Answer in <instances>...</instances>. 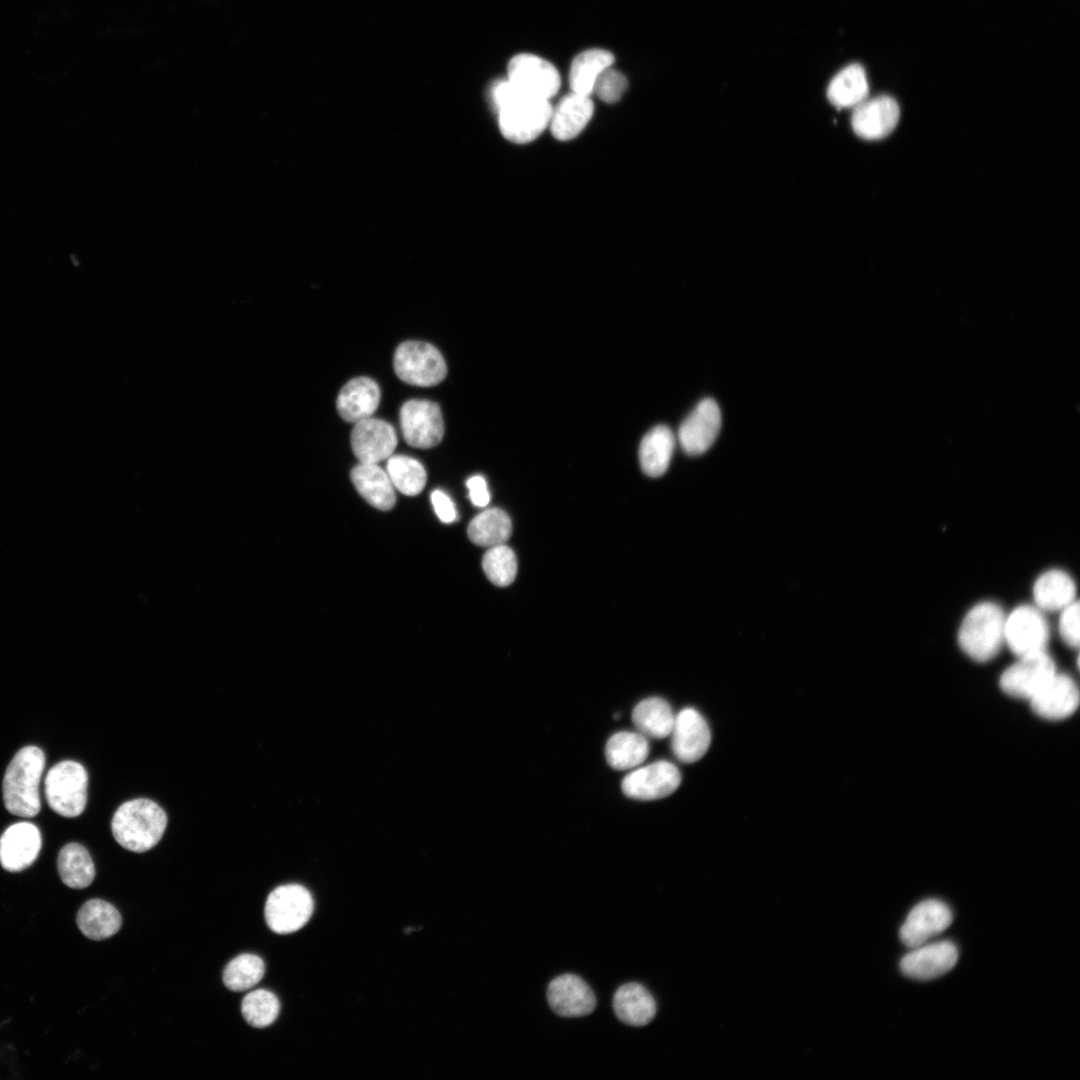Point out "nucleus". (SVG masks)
<instances>
[{
    "instance_id": "obj_8",
    "label": "nucleus",
    "mask_w": 1080,
    "mask_h": 1080,
    "mask_svg": "<svg viewBox=\"0 0 1080 1080\" xmlns=\"http://www.w3.org/2000/svg\"><path fill=\"white\" fill-rule=\"evenodd\" d=\"M507 80L519 91L550 100L557 94L561 78L549 61L533 54L521 53L512 57L507 67Z\"/></svg>"
},
{
    "instance_id": "obj_11",
    "label": "nucleus",
    "mask_w": 1080,
    "mask_h": 1080,
    "mask_svg": "<svg viewBox=\"0 0 1080 1080\" xmlns=\"http://www.w3.org/2000/svg\"><path fill=\"white\" fill-rule=\"evenodd\" d=\"M1048 637L1049 629L1045 618L1032 606L1017 607L1005 619L1004 639L1011 651L1019 657L1045 651Z\"/></svg>"
},
{
    "instance_id": "obj_34",
    "label": "nucleus",
    "mask_w": 1080,
    "mask_h": 1080,
    "mask_svg": "<svg viewBox=\"0 0 1080 1080\" xmlns=\"http://www.w3.org/2000/svg\"><path fill=\"white\" fill-rule=\"evenodd\" d=\"M511 531L510 517L499 508L481 512L471 520L467 528L468 537L474 544L489 548L504 544Z\"/></svg>"
},
{
    "instance_id": "obj_28",
    "label": "nucleus",
    "mask_w": 1080,
    "mask_h": 1080,
    "mask_svg": "<svg viewBox=\"0 0 1080 1080\" xmlns=\"http://www.w3.org/2000/svg\"><path fill=\"white\" fill-rule=\"evenodd\" d=\"M869 91L864 68L850 64L840 70L827 87V98L838 109L856 107L863 102Z\"/></svg>"
},
{
    "instance_id": "obj_35",
    "label": "nucleus",
    "mask_w": 1080,
    "mask_h": 1080,
    "mask_svg": "<svg viewBox=\"0 0 1080 1080\" xmlns=\"http://www.w3.org/2000/svg\"><path fill=\"white\" fill-rule=\"evenodd\" d=\"M265 973V964L259 956L240 954L224 968L223 983L231 991H246L259 983Z\"/></svg>"
},
{
    "instance_id": "obj_38",
    "label": "nucleus",
    "mask_w": 1080,
    "mask_h": 1080,
    "mask_svg": "<svg viewBox=\"0 0 1080 1080\" xmlns=\"http://www.w3.org/2000/svg\"><path fill=\"white\" fill-rule=\"evenodd\" d=\"M482 567L487 578L497 586L511 584L517 573V558L514 551L505 544L490 547L482 559Z\"/></svg>"
},
{
    "instance_id": "obj_41",
    "label": "nucleus",
    "mask_w": 1080,
    "mask_h": 1080,
    "mask_svg": "<svg viewBox=\"0 0 1080 1080\" xmlns=\"http://www.w3.org/2000/svg\"><path fill=\"white\" fill-rule=\"evenodd\" d=\"M431 502L438 518L444 523H451L457 518V511L450 497L441 490L431 494Z\"/></svg>"
},
{
    "instance_id": "obj_7",
    "label": "nucleus",
    "mask_w": 1080,
    "mask_h": 1080,
    "mask_svg": "<svg viewBox=\"0 0 1080 1080\" xmlns=\"http://www.w3.org/2000/svg\"><path fill=\"white\" fill-rule=\"evenodd\" d=\"M394 369L402 381L421 387L437 385L447 374V366L439 350L421 341H406L397 347Z\"/></svg>"
},
{
    "instance_id": "obj_14",
    "label": "nucleus",
    "mask_w": 1080,
    "mask_h": 1080,
    "mask_svg": "<svg viewBox=\"0 0 1080 1080\" xmlns=\"http://www.w3.org/2000/svg\"><path fill=\"white\" fill-rule=\"evenodd\" d=\"M670 735L673 754L684 763L701 759L711 742L709 726L694 708H684L675 715Z\"/></svg>"
},
{
    "instance_id": "obj_27",
    "label": "nucleus",
    "mask_w": 1080,
    "mask_h": 1080,
    "mask_svg": "<svg viewBox=\"0 0 1080 1080\" xmlns=\"http://www.w3.org/2000/svg\"><path fill=\"white\" fill-rule=\"evenodd\" d=\"M675 438L669 427L658 425L642 439L639 459L643 472L650 477L663 475L671 461Z\"/></svg>"
},
{
    "instance_id": "obj_30",
    "label": "nucleus",
    "mask_w": 1080,
    "mask_h": 1080,
    "mask_svg": "<svg viewBox=\"0 0 1080 1080\" xmlns=\"http://www.w3.org/2000/svg\"><path fill=\"white\" fill-rule=\"evenodd\" d=\"M648 754L647 737L639 732H617L609 738L605 747L606 760L616 770L635 768Z\"/></svg>"
},
{
    "instance_id": "obj_31",
    "label": "nucleus",
    "mask_w": 1080,
    "mask_h": 1080,
    "mask_svg": "<svg viewBox=\"0 0 1080 1080\" xmlns=\"http://www.w3.org/2000/svg\"><path fill=\"white\" fill-rule=\"evenodd\" d=\"M614 60V55L604 49H588L579 53L573 59L569 71L572 92L590 96L597 77L604 69L612 66Z\"/></svg>"
},
{
    "instance_id": "obj_39",
    "label": "nucleus",
    "mask_w": 1080,
    "mask_h": 1080,
    "mask_svg": "<svg viewBox=\"0 0 1080 1080\" xmlns=\"http://www.w3.org/2000/svg\"><path fill=\"white\" fill-rule=\"evenodd\" d=\"M628 87L626 77L612 66L604 69L597 77L593 93L605 103L617 102Z\"/></svg>"
},
{
    "instance_id": "obj_42",
    "label": "nucleus",
    "mask_w": 1080,
    "mask_h": 1080,
    "mask_svg": "<svg viewBox=\"0 0 1080 1080\" xmlns=\"http://www.w3.org/2000/svg\"><path fill=\"white\" fill-rule=\"evenodd\" d=\"M471 502L478 507H485L490 501V494L485 479L480 475L469 478L466 482Z\"/></svg>"
},
{
    "instance_id": "obj_15",
    "label": "nucleus",
    "mask_w": 1080,
    "mask_h": 1080,
    "mask_svg": "<svg viewBox=\"0 0 1080 1080\" xmlns=\"http://www.w3.org/2000/svg\"><path fill=\"white\" fill-rule=\"evenodd\" d=\"M351 447L360 463L377 464L390 457L397 445V435L388 422L366 418L355 423Z\"/></svg>"
},
{
    "instance_id": "obj_36",
    "label": "nucleus",
    "mask_w": 1080,
    "mask_h": 1080,
    "mask_svg": "<svg viewBox=\"0 0 1080 1080\" xmlns=\"http://www.w3.org/2000/svg\"><path fill=\"white\" fill-rule=\"evenodd\" d=\"M387 474L394 488L407 496L419 494L426 484V471L422 464L405 455L388 457Z\"/></svg>"
},
{
    "instance_id": "obj_5",
    "label": "nucleus",
    "mask_w": 1080,
    "mask_h": 1080,
    "mask_svg": "<svg viewBox=\"0 0 1080 1080\" xmlns=\"http://www.w3.org/2000/svg\"><path fill=\"white\" fill-rule=\"evenodd\" d=\"M88 774L72 760L61 761L50 768L45 781V797L50 808L60 816H79L87 803Z\"/></svg>"
},
{
    "instance_id": "obj_13",
    "label": "nucleus",
    "mask_w": 1080,
    "mask_h": 1080,
    "mask_svg": "<svg viewBox=\"0 0 1080 1080\" xmlns=\"http://www.w3.org/2000/svg\"><path fill=\"white\" fill-rule=\"evenodd\" d=\"M720 427L721 412L718 404L711 398H705L680 425L679 442L686 454L701 455L715 442Z\"/></svg>"
},
{
    "instance_id": "obj_25",
    "label": "nucleus",
    "mask_w": 1080,
    "mask_h": 1080,
    "mask_svg": "<svg viewBox=\"0 0 1080 1080\" xmlns=\"http://www.w3.org/2000/svg\"><path fill=\"white\" fill-rule=\"evenodd\" d=\"M617 1018L632 1026H645L656 1014V1003L650 992L639 983L620 986L613 997Z\"/></svg>"
},
{
    "instance_id": "obj_9",
    "label": "nucleus",
    "mask_w": 1080,
    "mask_h": 1080,
    "mask_svg": "<svg viewBox=\"0 0 1080 1080\" xmlns=\"http://www.w3.org/2000/svg\"><path fill=\"white\" fill-rule=\"evenodd\" d=\"M400 423L403 437L412 447H434L444 434L440 407L432 401L412 399L405 402L400 410Z\"/></svg>"
},
{
    "instance_id": "obj_10",
    "label": "nucleus",
    "mask_w": 1080,
    "mask_h": 1080,
    "mask_svg": "<svg viewBox=\"0 0 1080 1080\" xmlns=\"http://www.w3.org/2000/svg\"><path fill=\"white\" fill-rule=\"evenodd\" d=\"M1055 673L1052 658L1040 651L1020 656L1002 673L1000 686L1007 695L1029 700Z\"/></svg>"
},
{
    "instance_id": "obj_6",
    "label": "nucleus",
    "mask_w": 1080,
    "mask_h": 1080,
    "mask_svg": "<svg viewBox=\"0 0 1080 1080\" xmlns=\"http://www.w3.org/2000/svg\"><path fill=\"white\" fill-rule=\"evenodd\" d=\"M314 902L310 892L298 884L275 888L267 897L264 915L276 934H290L301 929L312 916Z\"/></svg>"
},
{
    "instance_id": "obj_40",
    "label": "nucleus",
    "mask_w": 1080,
    "mask_h": 1080,
    "mask_svg": "<svg viewBox=\"0 0 1080 1080\" xmlns=\"http://www.w3.org/2000/svg\"><path fill=\"white\" fill-rule=\"evenodd\" d=\"M1079 611L1080 607L1078 601H1073L1071 604L1062 609L1059 621V630L1061 637L1066 644L1072 647L1079 646Z\"/></svg>"
},
{
    "instance_id": "obj_17",
    "label": "nucleus",
    "mask_w": 1080,
    "mask_h": 1080,
    "mask_svg": "<svg viewBox=\"0 0 1080 1080\" xmlns=\"http://www.w3.org/2000/svg\"><path fill=\"white\" fill-rule=\"evenodd\" d=\"M952 912L943 902L935 899L917 904L908 914L900 929L901 941L916 948L942 933L952 923Z\"/></svg>"
},
{
    "instance_id": "obj_22",
    "label": "nucleus",
    "mask_w": 1080,
    "mask_h": 1080,
    "mask_svg": "<svg viewBox=\"0 0 1080 1080\" xmlns=\"http://www.w3.org/2000/svg\"><path fill=\"white\" fill-rule=\"evenodd\" d=\"M593 112L594 104L590 96L571 92L552 108L549 122L551 133L561 141L573 139L586 127Z\"/></svg>"
},
{
    "instance_id": "obj_12",
    "label": "nucleus",
    "mask_w": 1080,
    "mask_h": 1080,
    "mask_svg": "<svg viewBox=\"0 0 1080 1080\" xmlns=\"http://www.w3.org/2000/svg\"><path fill=\"white\" fill-rule=\"evenodd\" d=\"M681 783V773L669 761L660 760L635 769L622 780L623 793L633 799L656 800L672 794Z\"/></svg>"
},
{
    "instance_id": "obj_29",
    "label": "nucleus",
    "mask_w": 1080,
    "mask_h": 1080,
    "mask_svg": "<svg viewBox=\"0 0 1080 1080\" xmlns=\"http://www.w3.org/2000/svg\"><path fill=\"white\" fill-rule=\"evenodd\" d=\"M675 715L669 703L660 697L639 702L633 709L632 721L645 737L662 739L671 734Z\"/></svg>"
},
{
    "instance_id": "obj_24",
    "label": "nucleus",
    "mask_w": 1080,
    "mask_h": 1080,
    "mask_svg": "<svg viewBox=\"0 0 1080 1080\" xmlns=\"http://www.w3.org/2000/svg\"><path fill=\"white\" fill-rule=\"evenodd\" d=\"M351 479L359 494L373 507L383 511L394 507V486L387 472L377 464L359 463L352 469Z\"/></svg>"
},
{
    "instance_id": "obj_21",
    "label": "nucleus",
    "mask_w": 1080,
    "mask_h": 1080,
    "mask_svg": "<svg viewBox=\"0 0 1080 1080\" xmlns=\"http://www.w3.org/2000/svg\"><path fill=\"white\" fill-rule=\"evenodd\" d=\"M957 959V947L952 942L941 941L916 947L902 958L900 969L910 978L928 980L948 972Z\"/></svg>"
},
{
    "instance_id": "obj_26",
    "label": "nucleus",
    "mask_w": 1080,
    "mask_h": 1080,
    "mask_svg": "<svg viewBox=\"0 0 1080 1080\" xmlns=\"http://www.w3.org/2000/svg\"><path fill=\"white\" fill-rule=\"evenodd\" d=\"M80 931L91 940H104L116 934L122 924L119 911L101 899H91L79 909L76 917Z\"/></svg>"
},
{
    "instance_id": "obj_4",
    "label": "nucleus",
    "mask_w": 1080,
    "mask_h": 1080,
    "mask_svg": "<svg viewBox=\"0 0 1080 1080\" xmlns=\"http://www.w3.org/2000/svg\"><path fill=\"white\" fill-rule=\"evenodd\" d=\"M1005 616L995 603L983 602L965 616L959 630V644L972 659L985 662L995 657L1003 644Z\"/></svg>"
},
{
    "instance_id": "obj_20",
    "label": "nucleus",
    "mask_w": 1080,
    "mask_h": 1080,
    "mask_svg": "<svg viewBox=\"0 0 1080 1080\" xmlns=\"http://www.w3.org/2000/svg\"><path fill=\"white\" fill-rule=\"evenodd\" d=\"M547 999L552 1010L563 1017H579L592 1013L596 998L589 985L574 974L554 978L547 988Z\"/></svg>"
},
{
    "instance_id": "obj_33",
    "label": "nucleus",
    "mask_w": 1080,
    "mask_h": 1080,
    "mask_svg": "<svg viewBox=\"0 0 1080 1080\" xmlns=\"http://www.w3.org/2000/svg\"><path fill=\"white\" fill-rule=\"evenodd\" d=\"M1076 587L1071 577L1061 570L1042 574L1033 587L1034 599L1039 608L1048 611L1062 610L1074 601Z\"/></svg>"
},
{
    "instance_id": "obj_16",
    "label": "nucleus",
    "mask_w": 1080,
    "mask_h": 1080,
    "mask_svg": "<svg viewBox=\"0 0 1080 1080\" xmlns=\"http://www.w3.org/2000/svg\"><path fill=\"white\" fill-rule=\"evenodd\" d=\"M851 126L857 136L865 140H879L888 136L896 127L900 108L897 101L887 95L864 100L856 107Z\"/></svg>"
},
{
    "instance_id": "obj_32",
    "label": "nucleus",
    "mask_w": 1080,
    "mask_h": 1080,
    "mask_svg": "<svg viewBox=\"0 0 1080 1080\" xmlns=\"http://www.w3.org/2000/svg\"><path fill=\"white\" fill-rule=\"evenodd\" d=\"M57 868L62 882L74 889L88 887L95 877L94 862L88 850L75 842L61 848Z\"/></svg>"
},
{
    "instance_id": "obj_2",
    "label": "nucleus",
    "mask_w": 1080,
    "mask_h": 1080,
    "mask_svg": "<svg viewBox=\"0 0 1080 1080\" xmlns=\"http://www.w3.org/2000/svg\"><path fill=\"white\" fill-rule=\"evenodd\" d=\"M167 826L165 811L154 801L138 798L124 802L115 811L111 829L123 848L143 853L162 838Z\"/></svg>"
},
{
    "instance_id": "obj_3",
    "label": "nucleus",
    "mask_w": 1080,
    "mask_h": 1080,
    "mask_svg": "<svg viewBox=\"0 0 1080 1080\" xmlns=\"http://www.w3.org/2000/svg\"><path fill=\"white\" fill-rule=\"evenodd\" d=\"M44 766L45 755L36 746L23 747L14 755L3 779L4 805L11 814L33 817L39 813V784Z\"/></svg>"
},
{
    "instance_id": "obj_18",
    "label": "nucleus",
    "mask_w": 1080,
    "mask_h": 1080,
    "mask_svg": "<svg viewBox=\"0 0 1080 1080\" xmlns=\"http://www.w3.org/2000/svg\"><path fill=\"white\" fill-rule=\"evenodd\" d=\"M41 834L31 822H17L9 826L0 837V864L10 872H19L31 866L41 849Z\"/></svg>"
},
{
    "instance_id": "obj_23",
    "label": "nucleus",
    "mask_w": 1080,
    "mask_h": 1080,
    "mask_svg": "<svg viewBox=\"0 0 1080 1080\" xmlns=\"http://www.w3.org/2000/svg\"><path fill=\"white\" fill-rule=\"evenodd\" d=\"M380 389L368 377H357L347 382L337 397V410L347 422L356 423L371 417L380 402Z\"/></svg>"
},
{
    "instance_id": "obj_1",
    "label": "nucleus",
    "mask_w": 1080,
    "mask_h": 1080,
    "mask_svg": "<svg viewBox=\"0 0 1080 1080\" xmlns=\"http://www.w3.org/2000/svg\"><path fill=\"white\" fill-rule=\"evenodd\" d=\"M492 100L500 131L511 142H531L549 126L553 108L549 100L522 93L507 79L494 85Z\"/></svg>"
},
{
    "instance_id": "obj_19",
    "label": "nucleus",
    "mask_w": 1080,
    "mask_h": 1080,
    "mask_svg": "<svg viewBox=\"0 0 1080 1080\" xmlns=\"http://www.w3.org/2000/svg\"><path fill=\"white\" fill-rule=\"evenodd\" d=\"M1032 710L1048 720L1071 716L1079 705V690L1074 680L1055 673L1030 699Z\"/></svg>"
},
{
    "instance_id": "obj_37",
    "label": "nucleus",
    "mask_w": 1080,
    "mask_h": 1080,
    "mask_svg": "<svg viewBox=\"0 0 1080 1080\" xmlns=\"http://www.w3.org/2000/svg\"><path fill=\"white\" fill-rule=\"evenodd\" d=\"M279 1011L280 1003L277 996L264 989L249 992L241 1004L243 1018L255 1028H264L273 1024Z\"/></svg>"
}]
</instances>
